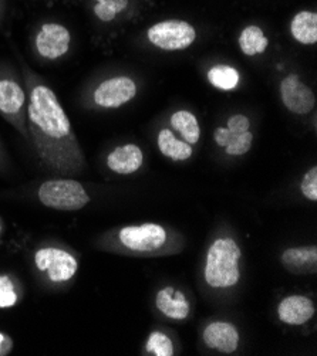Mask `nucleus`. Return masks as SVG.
Instances as JSON below:
<instances>
[{
	"label": "nucleus",
	"mask_w": 317,
	"mask_h": 356,
	"mask_svg": "<svg viewBox=\"0 0 317 356\" xmlns=\"http://www.w3.org/2000/svg\"><path fill=\"white\" fill-rule=\"evenodd\" d=\"M29 86V131L40 159L60 173L80 170L84 155L59 98L42 83L30 81Z\"/></svg>",
	"instance_id": "obj_1"
},
{
	"label": "nucleus",
	"mask_w": 317,
	"mask_h": 356,
	"mask_svg": "<svg viewBox=\"0 0 317 356\" xmlns=\"http://www.w3.org/2000/svg\"><path fill=\"white\" fill-rule=\"evenodd\" d=\"M242 250L232 237H218L209 245L203 266V280L210 289L228 290L240 280Z\"/></svg>",
	"instance_id": "obj_2"
},
{
	"label": "nucleus",
	"mask_w": 317,
	"mask_h": 356,
	"mask_svg": "<svg viewBox=\"0 0 317 356\" xmlns=\"http://www.w3.org/2000/svg\"><path fill=\"white\" fill-rule=\"evenodd\" d=\"M38 195L46 207L64 211L80 210L90 202L84 186L73 179L47 181L42 184Z\"/></svg>",
	"instance_id": "obj_3"
},
{
	"label": "nucleus",
	"mask_w": 317,
	"mask_h": 356,
	"mask_svg": "<svg viewBox=\"0 0 317 356\" xmlns=\"http://www.w3.org/2000/svg\"><path fill=\"white\" fill-rule=\"evenodd\" d=\"M147 39L160 50H187L196 40L195 27L185 20H164L153 24L147 31Z\"/></svg>",
	"instance_id": "obj_4"
},
{
	"label": "nucleus",
	"mask_w": 317,
	"mask_h": 356,
	"mask_svg": "<svg viewBox=\"0 0 317 356\" xmlns=\"http://www.w3.org/2000/svg\"><path fill=\"white\" fill-rule=\"evenodd\" d=\"M167 238L165 227L157 223L124 226L118 232L120 243L131 252H155L167 243Z\"/></svg>",
	"instance_id": "obj_5"
},
{
	"label": "nucleus",
	"mask_w": 317,
	"mask_h": 356,
	"mask_svg": "<svg viewBox=\"0 0 317 356\" xmlns=\"http://www.w3.org/2000/svg\"><path fill=\"white\" fill-rule=\"evenodd\" d=\"M34 264L47 273L49 280L53 282H65L72 280L79 268V263L73 254L56 247L40 248L34 254Z\"/></svg>",
	"instance_id": "obj_6"
},
{
	"label": "nucleus",
	"mask_w": 317,
	"mask_h": 356,
	"mask_svg": "<svg viewBox=\"0 0 317 356\" xmlns=\"http://www.w3.org/2000/svg\"><path fill=\"white\" fill-rule=\"evenodd\" d=\"M137 95L132 79L118 76L102 81L94 91V102L101 108H120Z\"/></svg>",
	"instance_id": "obj_7"
},
{
	"label": "nucleus",
	"mask_w": 317,
	"mask_h": 356,
	"mask_svg": "<svg viewBox=\"0 0 317 356\" xmlns=\"http://www.w3.org/2000/svg\"><path fill=\"white\" fill-rule=\"evenodd\" d=\"M280 98L286 108L296 115H307L316 106L314 92L297 74H289L281 80Z\"/></svg>",
	"instance_id": "obj_8"
},
{
	"label": "nucleus",
	"mask_w": 317,
	"mask_h": 356,
	"mask_svg": "<svg viewBox=\"0 0 317 356\" xmlns=\"http://www.w3.org/2000/svg\"><path fill=\"white\" fill-rule=\"evenodd\" d=\"M72 43L70 31L59 23H46L36 35V50L47 60H57L63 57Z\"/></svg>",
	"instance_id": "obj_9"
},
{
	"label": "nucleus",
	"mask_w": 317,
	"mask_h": 356,
	"mask_svg": "<svg viewBox=\"0 0 317 356\" xmlns=\"http://www.w3.org/2000/svg\"><path fill=\"white\" fill-rule=\"evenodd\" d=\"M26 94L15 80H0V113H2L19 131L24 132Z\"/></svg>",
	"instance_id": "obj_10"
},
{
	"label": "nucleus",
	"mask_w": 317,
	"mask_h": 356,
	"mask_svg": "<svg viewBox=\"0 0 317 356\" xmlns=\"http://www.w3.org/2000/svg\"><path fill=\"white\" fill-rule=\"evenodd\" d=\"M314 314V302L309 297L300 294L285 297L277 305L279 319L291 327H302L307 324Z\"/></svg>",
	"instance_id": "obj_11"
},
{
	"label": "nucleus",
	"mask_w": 317,
	"mask_h": 356,
	"mask_svg": "<svg viewBox=\"0 0 317 356\" xmlns=\"http://www.w3.org/2000/svg\"><path fill=\"white\" fill-rule=\"evenodd\" d=\"M203 342L209 349L218 350L221 353H233L240 341L238 328L232 323L214 321L203 330Z\"/></svg>",
	"instance_id": "obj_12"
},
{
	"label": "nucleus",
	"mask_w": 317,
	"mask_h": 356,
	"mask_svg": "<svg viewBox=\"0 0 317 356\" xmlns=\"http://www.w3.org/2000/svg\"><path fill=\"white\" fill-rule=\"evenodd\" d=\"M155 305L162 315L171 319H177V321L187 319L191 311L187 296L172 286H167L157 293Z\"/></svg>",
	"instance_id": "obj_13"
},
{
	"label": "nucleus",
	"mask_w": 317,
	"mask_h": 356,
	"mask_svg": "<svg viewBox=\"0 0 317 356\" xmlns=\"http://www.w3.org/2000/svg\"><path fill=\"white\" fill-rule=\"evenodd\" d=\"M144 163V154L135 144L114 148L107 156V166L117 175H131Z\"/></svg>",
	"instance_id": "obj_14"
},
{
	"label": "nucleus",
	"mask_w": 317,
	"mask_h": 356,
	"mask_svg": "<svg viewBox=\"0 0 317 356\" xmlns=\"http://www.w3.org/2000/svg\"><path fill=\"white\" fill-rule=\"evenodd\" d=\"M281 264L292 274H309L317 266V247L299 245L286 248L281 254Z\"/></svg>",
	"instance_id": "obj_15"
},
{
	"label": "nucleus",
	"mask_w": 317,
	"mask_h": 356,
	"mask_svg": "<svg viewBox=\"0 0 317 356\" xmlns=\"http://www.w3.org/2000/svg\"><path fill=\"white\" fill-rule=\"evenodd\" d=\"M157 145L161 154L172 161H187L194 154L192 145H190L184 139H178L169 128H162L158 132Z\"/></svg>",
	"instance_id": "obj_16"
},
{
	"label": "nucleus",
	"mask_w": 317,
	"mask_h": 356,
	"mask_svg": "<svg viewBox=\"0 0 317 356\" xmlns=\"http://www.w3.org/2000/svg\"><path fill=\"white\" fill-rule=\"evenodd\" d=\"M293 39L304 46L317 43V13L303 10L295 15L291 23Z\"/></svg>",
	"instance_id": "obj_17"
},
{
	"label": "nucleus",
	"mask_w": 317,
	"mask_h": 356,
	"mask_svg": "<svg viewBox=\"0 0 317 356\" xmlns=\"http://www.w3.org/2000/svg\"><path fill=\"white\" fill-rule=\"evenodd\" d=\"M239 47L245 56H258L263 54L269 46V40L263 30L256 24L246 26L239 35Z\"/></svg>",
	"instance_id": "obj_18"
},
{
	"label": "nucleus",
	"mask_w": 317,
	"mask_h": 356,
	"mask_svg": "<svg viewBox=\"0 0 317 356\" xmlns=\"http://www.w3.org/2000/svg\"><path fill=\"white\" fill-rule=\"evenodd\" d=\"M169 124L175 131L180 132V135L190 145H196L199 142L201 127L198 118L192 113L187 110H180L177 113H173L169 118Z\"/></svg>",
	"instance_id": "obj_19"
},
{
	"label": "nucleus",
	"mask_w": 317,
	"mask_h": 356,
	"mask_svg": "<svg viewBox=\"0 0 317 356\" xmlns=\"http://www.w3.org/2000/svg\"><path fill=\"white\" fill-rule=\"evenodd\" d=\"M206 77L210 86H214L221 91H232L240 83L239 71L228 64H217L210 67Z\"/></svg>",
	"instance_id": "obj_20"
},
{
	"label": "nucleus",
	"mask_w": 317,
	"mask_h": 356,
	"mask_svg": "<svg viewBox=\"0 0 317 356\" xmlns=\"http://www.w3.org/2000/svg\"><path fill=\"white\" fill-rule=\"evenodd\" d=\"M97 5L94 6L95 16L104 22H113L123 10L127 9L130 0H95Z\"/></svg>",
	"instance_id": "obj_21"
},
{
	"label": "nucleus",
	"mask_w": 317,
	"mask_h": 356,
	"mask_svg": "<svg viewBox=\"0 0 317 356\" xmlns=\"http://www.w3.org/2000/svg\"><path fill=\"white\" fill-rule=\"evenodd\" d=\"M146 349L155 356H172L175 352L171 338L161 331H154L150 334Z\"/></svg>",
	"instance_id": "obj_22"
},
{
	"label": "nucleus",
	"mask_w": 317,
	"mask_h": 356,
	"mask_svg": "<svg viewBox=\"0 0 317 356\" xmlns=\"http://www.w3.org/2000/svg\"><path fill=\"white\" fill-rule=\"evenodd\" d=\"M254 144V134L251 131H246L242 134H232L231 140L225 147V152L229 156H242L248 154Z\"/></svg>",
	"instance_id": "obj_23"
},
{
	"label": "nucleus",
	"mask_w": 317,
	"mask_h": 356,
	"mask_svg": "<svg viewBox=\"0 0 317 356\" xmlns=\"http://www.w3.org/2000/svg\"><path fill=\"white\" fill-rule=\"evenodd\" d=\"M17 302L13 281L8 275H0V308H10Z\"/></svg>",
	"instance_id": "obj_24"
},
{
	"label": "nucleus",
	"mask_w": 317,
	"mask_h": 356,
	"mask_svg": "<svg viewBox=\"0 0 317 356\" xmlns=\"http://www.w3.org/2000/svg\"><path fill=\"white\" fill-rule=\"evenodd\" d=\"M300 191L307 200L317 202V166H313L306 172L300 184Z\"/></svg>",
	"instance_id": "obj_25"
},
{
	"label": "nucleus",
	"mask_w": 317,
	"mask_h": 356,
	"mask_svg": "<svg viewBox=\"0 0 317 356\" xmlns=\"http://www.w3.org/2000/svg\"><path fill=\"white\" fill-rule=\"evenodd\" d=\"M226 128H228L232 134H242V132L249 131V128H251V121H249V118L246 117V115L235 114V115H232V117L228 120Z\"/></svg>",
	"instance_id": "obj_26"
},
{
	"label": "nucleus",
	"mask_w": 317,
	"mask_h": 356,
	"mask_svg": "<svg viewBox=\"0 0 317 356\" xmlns=\"http://www.w3.org/2000/svg\"><path fill=\"white\" fill-rule=\"evenodd\" d=\"M231 136H232V132L226 128V127H219L215 129L214 132V139L217 144L222 148H225L228 145V142L231 140Z\"/></svg>",
	"instance_id": "obj_27"
},
{
	"label": "nucleus",
	"mask_w": 317,
	"mask_h": 356,
	"mask_svg": "<svg viewBox=\"0 0 317 356\" xmlns=\"http://www.w3.org/2000/svg\"><path fill=\"white\" fill-rule=\"evenodd\" d=\"M10 339L0 332V355H6V352L10 349Z\"/></svg>",
	"instance_id": "obj_28"
},
{
	"label": "nucleus",
	"mask_w": 317,
	"mask_h": 356,
	"mask_svg": "<svg viewBox=\"0 0 317 356\" xmlns=\"http://www.w3.org/2000/svg\"><path fill=\"white\" fill-rule=\"evenodd\" d=\"M0 233H2V220H0Z\"/></svg>",
	"instance_id": "obj_29"
}]
</instances>
